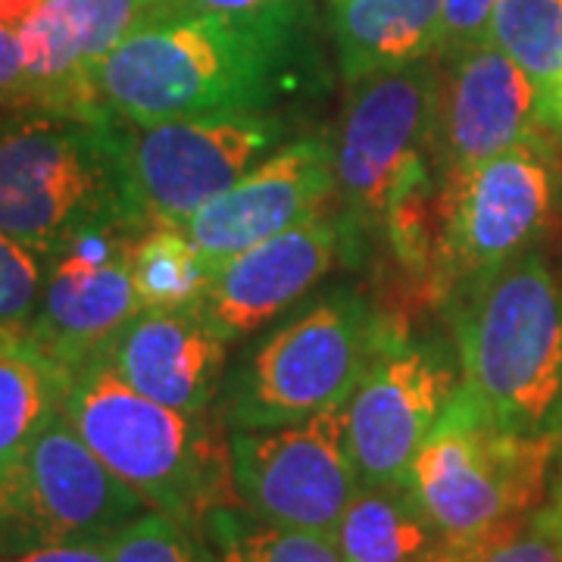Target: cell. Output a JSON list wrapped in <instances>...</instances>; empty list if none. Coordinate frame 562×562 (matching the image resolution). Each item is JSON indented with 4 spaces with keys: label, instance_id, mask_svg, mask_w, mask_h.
<instances>
[{
    "label": "cell",
    "instance_id": "28",
    "mask_svg": "<svg viewBox=\"0 0 562 562\" xmlns=\"http://www.w3.org/2000/svg\"><path fill=\"white\" fill-rule=\"evenodd\" d=\"M494 7H497V0H441L438 54L453 57L472 44L487 41Z\"/></svg>",
    "mask_w": 562,
    "mask_h": 562
},
{
    "label": "cell",
    "instance_id": "36",
    "mask_svg": "<svg viewBox=\"0 0 562 562\" xmlns=\"http://www.w3.org/2000/svg\"><path fill=\"white\" fill-rule=\"evenodd\" d=\"M20 528H10V525H0V550H13V547H22Z\"/></svg>",
    "mask_w": 562,
    "mask_h": 562
},
{
    "label": "cell",
    "instance_id": "25",
    "mask_svg": "<svg viewBox=\"0 0 562 562\" xmlns=\"http://www.w3.org/2000/svg\"><path fill=\"white\" fill-rule=\"evenodd\" d=\"M110 557L113 562H216L213 550L191 535V525L160 509H147L116 531L110 538Z\"/></svg>",
    "mask_w": 562,
    "mask_h": 562
},
{
    "label": "cell",
    "instance_id": "3",
    "mask_svg": "<svg viewBox=\"0 0 562 562\" xmlns=\"http://www.w3.org/2000/svg\"><path fill=\"white\" fill-rule=\"evenodd\" d=\"M147 222L135 206L120 120L20 110L0 120V232L54 254L81 232Z\"/></svg>",
    "mask_w": 562,
    "mask_h": 562
},
{
    "label": "cell",
    "instance_id": "18",
    "mask_svg": "<svg viewBox=\"0 0 562 562\" xmlns=\"http://www.w3.org/2000/svg\"><path fill=\"white\" fill-rule=\"evenodd\" d=\"M101 357L144 397L203 416L220 391L225 341L198 306L140 310Z\"/></svg>",
    "mask_w": 562,
    "mask_h": 562
},
{
    "label": "cell",
    "instance_id": "22",
    "mask_svg": "<svg viewBox=\"0 0 562 562\" xmlns=\"http://www.w3.org/2000/svg\"><path fill=\"white\" fill-rule=\"evenodd\" d=\"M132 279L144 310H181L201 301L213 269L179 225H147L132 247Z\"/></svg>",
    "mask_w": 562,
    "mask_h": 562
},
{
    "label": "cell",
    "instance_id": "4",
    "mask_svg": "<svg viewBox=\"0 0 562 562\" xmlns=\"http://www.w3.org/2000/svg\"><path fill=\"white\" fill-rule=\"evenodd\" d=\"M63 413L122 482L166 516L194 525L213 509L220 460L198 419L144 397L101 353L63 391Z\"/></svg>",
    "mask_w": 562,
    "mask_h": 562
},
{
    "label": "cell",
    "instance_id": "12",
    "mask_svg": "<svg viewBox=\"0 0 562 562\" xmlns=\"http://www.w3.org/2000/svg\"><path fill=\"white\" fill-rule=\"evenodd\" d=\"M457 387L435 350L384 325L382 344L347 401V443L360 482L409 487L422 443Z\"/></svg>",
    "mask_w": 562,
    "mask_h": 562
},
{
    "label": "cell",
    "instance_id": "9",
    "mask_svg": "<svg viewBox=\"0 0 562 562\" xmlns=\"http://www.w3.org/2000/svg\"><path fill=\"white\" fill-rule=\"evenodd\" d=\"M284 122L276 116L122 122L125 169L147 225H184L225 194L254 166L279 150Z\"/></svg>",
    "mask_w": 562,
    "mask_h": 562
},
{
    "label": "cell",
    "instance_id": "26",
    "mask_svg": "<svg viewBox=\"0 0 562 562\" xmlns=\"http://www.w3.org/2000/svg\"><path fill=\"white\" fill-rule=\"evenodd\" d=\"M44 291L38 254L0 232V338L25 335Z\"/></svg>",
    "mask_w": 562,
    "mask_h": 562
},
{
    "label": "cell",
    "instance_id": "2",
    "mask_svg": "<svg viewBox=\"0 0 562 562\" xmlns=\"http://www.w3.org/2000/svg\"><path fill=\"white\" fill-rule=\"evenodd\" d=\"M462 387L497 428L562 438V284L528 250L462 288ZM457 297V294H453Z\"/></svg>",
    "mask_w": 562,
    "mask_h": 562
},
{
    "label": "cell",
    "instance_id": "15",
    "mask_svg": "<svg viewBox=\"0 0 562 562\" xmlns=\"http://www.w3.org/2000/svg\"><path fill=\"white\" fill-rule=\"evenodd\" d=\"M160 0H41L20 25L32 110L106 122L94 98V69Z\"/></svg>",
    "mask_w": 562,
    "mask_h": 562
},
{
    "label": "cell",
    "instance_id": "21",
    "mask_svg": "<svg viewBox=\"0 0 562 562\" xmlns=\"http://www.w3.org/2000/svg\"><path fill=\"white\" fill-rule=\"evenodd\" d=\"M66 375L22 335L0 338V469H22L29 447L60 413Z\"/></svg>",
    "mask_w": 562,
    "mask_h": 562
},
{
    "label": "cell",
    "instance_id": "35",
    "mask_svg": "<svg viewBox=\"0 0 562 562\" xmlns=\"http://www.w3.org/2000/svg\"><path fill=\"white\" fill-rule=\"evenodd\" d=\"M419 562H472V560H469L462 550H457V547H447V543H441L438 550H431V553Z\"/></svg>",
    "mask_w": 562,
    "mask_h": 562
},
{
    "label": "cell",
    "instance_id": "24",
    "mask_svg": "<svg viewBox=\"0 0 562 562\" xmlns=\"http://www.w3.org/2000/svg\"><path fill=\"white\" fill-rule=\"evenodd\" d=\"M203 531L216 562H344L331 538L262 522L254 513L213 506L203 516Z\"/></svg>",
    "mask_w": 562,
    "mask_h": 562
},
{
    "label": "cell",
    "instance_id": "34",
    "mask_svg": "<svg viewBox=\"0 0 562 562\" xmlns=\"http://www.w3.org/2000/svg\"><path fill=\"white\" fill-rule=\"evenodd\" d=\"M538 519H541L547 528H553L562 538V472L560 479H557V487H553V497H550V503L538 513Z\"/></svg>",
    "mask_w": 562,
    "mask_h": 562
},
{
    "label": "cell",
    "instance_id": "29",
    "mask_svg": "<svg viewBox=\"0 0 562 562\" xmlns=\"http://www.w3.org/2000/svg\"><path fill=\"white\" fill-rule=\"evenodd\" d=\"M0 106L32 110V85L25 72L20 29L7 22H0Z\"/></svg>",
    "mask_w": 562,
    "mask_h": 562
},
{
    "label": "cell",
    "instance_id": "11",
    "mask_svg": "<svg viewBox=\"0 0 562 562\" xmlns=\"http://www.w3.org/2000/svg\"><path fill=\"white\" fill-rule=\"evenodd\" d=\"M140 232L138 225H103L47 254L41 303L22 338L66 382L144 310L132 279V247Z\"/></svg>",
    "mask_w": 562,
    "mask_h": 562
},
{
    "label": "cell",
    "instance_id": "33",
    "mask_svg": "<svg viewBox=\"0 0 562 562\" xmlns=\"http://www.w3.org/2000/svg\"><path fill=\"white\" fill-rule=\"evenodd\" d=\"M38 7H41V0H0V22H7V25H16V29H20L22 22L29 20Z\"/></svg>",
    "mask_w": 562,
    "mask_h": 562
},
{
    "label": "cell",
    "instance_id": "1",
    "mask_svg": "<svg viewBox=\"0 0 562 562\" xmlns=\"http://www.w3.org/2000/svg\"><path fill=\"white\" fill-rule=\"evenodd\" d=\"M301 13L294 0L247 13L147 20L98 63L94 98L110 120L260 116L294 85Z\"/></svg>",
    "mask_w": 562,
    "mask_h": 562
},
{
    "label": "cell",
    "instance_id": "13",
    "mask_svg": "<svg viewBox=\"0 0 562 562\" xmlns=\"http://www.w3.org/2000/svg\"><path fill=\"white\" fill-rule=\"evenodd\" d=\"M335 194V147L325 138H301L254 166L225 194L184 222L210 269L257 244L325 213Z\"/></svg>",
    "mask_w": 562,
    "mask_h": 562
},
{
    "label": "cell",
    "instance_id": "6",
    "mask_svg": "<svg viewBox=\"0 0 562 562\" xmlns=\"http://www.w3.org/2000/svg\"><path fill=\"white\" fill-rule=\"evenodd\" d=\"M379 322L357 294H331L262 338L232 379L235 428H272L347 406L382 344Z\"/></svg>",
    "mask_w": 562,
    "mask_h": 562
},
{
    "label": "cell",
    "instance_id": "19",
    "mask_svg": "<svg viewBox=\"0 0 562 562\" xmlns=\"http://www.w3.org/2000/svg\"><path fill=\"white\" fill-rule=\"evenodd\" d=\"M441 0H335L344 79L360 81L438 54Z\"/></svg>",
    "mask_w": 562,
    "mask_h": 562
},
{
    "label": "cell",
    "instance_id": "17",
    "mask_svg": "<svg viewBox=\"0 0 562 562\" xmlns=\"http://www.w3.org/2000/svg\"><path fill=\"white\" fill-rule=\"evenodd\" d=\"M341 238L344 222L319 213L222 262L194 306L220 331L222 341H241L301 301L335 266Z\"/></svg>",
    "mask_w": 562,
    "mask_h": 562
},
{
    "label": "cell",
    "instance_id": "20",
    "mask_svg": "<svg viewBox=\"0 0 562 562\" xmlns=\"http://www.w3.org/2000/svg\"><path fill=\"white\" fill-rule=\"evenodd\" d=\"M331 541L344 562H419L443 543L413 491L391 484H360Z\"/></svg>",
    "mask_w": 562,
    "mask_h": 562
},
{
    "label": "cell",
    "instance_id": "16",
    "mask_svg": "<svg viewBox=\"0 0 562 562\" xmlns=\"http://www.w3.org/2000/svg\"><path fill=\"white\" fill-rule=\"evenodd\" d=\"M538 122H543L538 85L497 44L482 41L453 54L435 120L447 179L535 138Z\"/></svg>",
    "mask_w": 562,
    "mask_h": 562
},
{
    "label": "cell",
    "instance_id": "32",
    "mask_svg": "<svg viewBox=\"0 0 562 562\" xmlns=\"http://www.w3.org/2000/svg\"><path fill=\"white\" fill-rule=\"evenodd\" d=\"M0 525L25 531V479H22V469H0Z\"/></svg>",
    "mask_w": 562,
    "mask_h": 562
},
{
    "label": "cell",
    "instance_id": "10",
    "mask_svg": "<svg viewBox=\"0 0 562 562\" xmlns=\"http://www.w3.org/2000/svg\"><path fill=\"white\" fill-rule=\"evenodd\" d=\"M232 482L262 522L335 538L360 472L347 443V406L272 428H235Z\"/></svg>",
    "mask_w": 562,
    "mask_h": 562
},
{
    "label": "cell",
    "instance_id": "30",
    "mask_svg": "<svg viewBox=\"0 0 562 562\" xmlns=\"http://www.w3.org/2000/svg\"><path fill=\"white\" fill-rule=\"evenodd\" d=\"M0 562H113L106 541H25L0 550Z\"/></svg>",
    "mask_w": 562,
    "mask_h": 562
},
{
    "label": "cell",
    "instance_id": "23",
    "mask_svg": "<svg viewBox=\"0 0 562 562\" xmlns=\"http://www.w3.org/2000/svg\"><path fill=\"white\" fill-rule=\"evenodd\" d=\"M487 41L538 85L543 113L562 81V0H497Z\"/></svg>",
    "mask_w": 562,
    "mask_h": 562
},
{
    "label": "cell",
    "instance_id": "31",
    "mask_svg": "<svg viewBox=\"0 0 562 562\" xmlns=\"http://www.w3.org/2000/svg\"><path fill=\"white\" fill-rule=\"evenodd\" d=\"M272 3H284V0H160L150 20L203 16V13H247V10H262Z\"/></svg>",
    "mask_w": 562,
    "mask_h": 562
},
{
    "label": "cell",
    "instance_id": "5",
    "mask_svg": "<svg viewBox=\"0 0 562 562\" xmlns=\"http://www.w3.org/2000/svg\"><path fill=\"white\" fill-rule=\"evenodd\" d=\"M553 450L557 441L497 428L460 384L422 443L409 491L441 541L469 553L538 501Z\"/></svg>",
    "mask_w": 562,
    "mask_h": 562
},
{
    "label": "cell",
    "instance_id": "7",
    "mask_svg": "<svg viewBox=\"0 0 562 562\" xmlns=\"http://www.w3.org/2000/svg\"><path fill=\"white\" fill-rule=\"evenodd\" d=\"M553 210L557 172L535 138L450 176L438 203L435 284L443 294H460L503 262L528 254Z\"/></svg>",
    "mask_w": 562,
    "mask_h": 562
},
{
    "label": "cell",
    "instance_id": "27",
    "mask_svg": "<svg viewBox=\"0 0 562 562\" xmlns=\"http://www.w3.org/2000/svg\"><path fill=\"white\" fill-rule=\"evenodd\" d=\"M472 562H562V538L538 519L509 525L465 553Z\"/></svg>",
    "mask_w": 562,
    "mask_h": 562
},
{
    "label": "cell",
    "instance_id": "14",
    "mask_svg": "<svg viewBox=\"0 0 562 562\" xmlns=\"http://www.w3.org/2000/svg\"><path fill=\"white\" fill-rule=\"evenodd\" d=\"M22 479L32 541H106L154 509L81 441L63 406L29 447Z\"/></svg>",
    "mask_w": 562,
    "mask_h": 562
},
{
    "label": "cell",
    "instance_id": "8",
    "mask_svg": "<svg viewBox=\"0 0 562 562\" xmlns=\"http://www.w3.org/2000/svg\"><path fill=\"white\" fill-rule=\"evenodd\" d=\"M441 81L431 63L353 81L335 147V194L347 225H382L387 206L428 176Z\"/></svg>",
    "mask_w": 562,
    "mask_h": 562
}]
</instances>
